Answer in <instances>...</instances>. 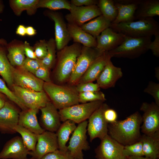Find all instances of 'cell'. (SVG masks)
<instances>
[{
	"mask_svg": "<svg viewBox=\"0 0 159 159\" xmlns=\"http://www.w3.org/2000/svg\"><path fill=\"white\" fill-rule=\"evenodd\" d=\"M142 123V116L137 111L125 120L108 124V134L124 146L130 145L140 140Z\"/></svg>",
	"mask_w": 159,
	"mask_h": 159,
	"instance_id": "1",
	"label": "cell"
},
{
	"mask_svg": "<svg viewBox=\"0 0 159 159\" xmlns=\"http://www.w3.org/2000/svg\"><path fill=\"white\" fill-rule=\"evenodd\" d=\"M82 46L75 43L67 46L57 53L54 77L59 84L68 82L80 55Z\"/></svg>",
	"mask_w": 159,
	"mask_h": 159,
	"instance_id": "2",
	"label": "cell"
},
{
	"mask_svg": "<svg viewBox=\"0 0 159 159\" xmlns=\"http://www.w3.org/2000/svg\"><path fill=\"white\" fill-rule=\"evenodd\" d=\"M43 90L59 110L79 103V93L74 86L57 84L52 81L44 82Z\"/></svg>",
	"mask_w": 159,
	"mask_h": 159,
	"instance_id": "3",
	"label": "cell"
},
{
	"mask_svg": "<svg viewBox=\"0 0 159 159\" xmlns=\"http://www.w3.org/2000/svg\"><path fill=\"white\" fill-rule=\"evenodd\" d=\"M110 27L126 37L140 38L151 37L159 31V24L153 18L136 21L111 24Z\"/></svg>",
	"mask_w": 159,
	"mask_h": 159,
	"instance_id": "4",
	"label": "cell"
},
{
	"mask_svg": "<svg viewBox=\"0 0 159 159\" xmlns=\"http://www.w3.org/2000/svg\"><path fill=\"white\" fill-rule=\"evenodd\" d=\"M151 41V37L133 38L126 36L120 45L108 52L111 57L135 59L149 50Z\"/></svg>",
	"mask_w": 159,
	"mask_h": 159,
	"instance_id": "5",
	"label": "cell"
},
{
	"mask_svg": "<svg viewBox=\"0 0 159 159\" xmlns=\"http://www.w3.org/2000/svg\"><path fill=\"white\" fill-rule=\"evenodd\" d=\"M104 102L96 101L79 103L59 110L61 121L69 120L78 124L86 120Z\"/></svg>",
	"mask_w": 159,
	"mask_h": 159,
	"instance_id": "6",
	"label": "cell"
},
{
	"mask_svg": "<svg viewBox=\"0 0 159 159\" xmlns=\"http://www.w3.org/2000/svg\"><path fill=\"white\" fill-rule=\"evenodd\" d=\"M105 51L97 47L82 46L68 84L75 86L91 64Z\"/></svg>",
	"mask_w": 159,
	"mask_h": 159,
	"instance_id": "7",
	"label": "cell"
},
{
	"mask_svg": "<svg viewBox=\"0 0 159 159\" xmlns=\"http://www.w3.org/2000/svg\"><path fill=\"white\" fill-rule=\"evenodd\" d=\"M13 92L22 104L27 109H40L51 101L43 90L41 91L24 88L13 85Z\"/></svg>",
	"mask_w": 159,
	"mask_h": 159,
	"instance_id": "8",
	"label": "cell"
},
{
	"mask_svg": "<svg viewBox=\"0 0 159 159\" xmlns=\"http://www.w3.org/2000/svg\"><path fill=\"white\" fill-rule=\"evenodd\" d=\"M87 124V120L78 124L72 133L67 146V150L76 159H84L82 151L90 149L86 135Z\"/></svg>",
	"mask_w": 159,
	"mask_h": 159,
	"instance_id": "9",
	"label": "cell"
},
{
	"mask_svg": "<svg viewBox=\"0 0 159 159\" xmlns=\"http://www.w3.org/2000/svg\"><path fill=\"white\" fill-rule=\"evenodd\" d=\"M109 107L103 102L88 119L87 130L90 142L96 138L101 140L108 134V123L104 117V112Z\"/></svg>",
	"mask_w": 159,
	"mask_h": 159,
	"instance_id": "10",
	"label": "cell"
},
{
	"mask_svg": "<svg viewBox=\"0 0 159 159\" xmlns=\"http://www.w3.org/2000/svg\"><path fill=\"white\" fill-rule=\"evenodd\" d=\"M140 110L143 112L141 131L143 134L150 135L159 130V106L155 102H143Z\"/></svg>",
	"mask_w": 159,
	"mask_h": 159,
	"instance_id": "11",
	"label": "cell"
},
{
	"mask_svg": "<svg viewBox=\"0 0 159 159\" xmlns=\"http://www.w3.org/2000/svg\"><path fill=\"white\" fill-rule=\"evenodd\" d=\"M101 140L95 150L97 159H128L123 153L124 146L112 138L108 134Z\"/></svg>",
	"mask_w": 159,
	"mask_h": 159,
	"instance_id": "12",
	"label": "cell"
},
{
	"mask_svg": "<svg viewBox=\"0 0 159 159\" xmlns=\"http://www.w3.org/2000/svg\"><path fill=\"white\" fill-rule=\"evenodd\" d=\"M11 70L14 84L37 91L43 90L44 82L21 66L15 68L11 65Z\"/></svg>",
	"mask_w": 159,
	"mask_h": 159,
	"instance_id": "13",
	"label": "cell"
},
{
	"mask_svg": "<svg viewBox=\"0 0 159 159\" xmlns=\"http://www.w3.org/2000/svg\"><path fill=\"white\" fill-rule=\"evenodd\" d=\"M70 13L65 16L68 23L80 26L87 21L102 15L97 5L77 6L71 4Z\"/></svg>",
	"mask_w": 159,
	"mask_h": 159,
	"instance_id": "14",
	"label": "cell"
},
{
	"mask_svg": "<svg viewBox=\"0 0 159 159\" xmlns=\"http://www.w3.org/2000/svg\"><path fill=\"white\" fill-rule=\"evenodd\" d=\"M58 149L56 134L45 131L38 134L35 149L29 151V155L36 159H41L45 155Z\"/></svg>",
	"mask_w": 159,
	"mask_h": 159,
	"instance_id": "15",
	"label": "cell"
},
{
	"mask_svg": "<svg viewBox=\"0 0 159 159\" xmlns=\"http://www.w3.org/2000/svg\"><path fill=\"white\" fill-rule=\"evenodd\" d=\"M18 109L12 103L6 101L0 109V132L2 133L14 134L16 133L14 128L18 124Z\"/></svg>",
	"mask_w": 159,
	"mask_h": 159,
	"instance_id": "16",
	"label": "cell"
},
{
	"mask_svg": "<svg viewBox=\"0 0 159 159\" xmlns=\"http://www.w3.org/2000/svg\"><path fill=\"white\" fill-rule=\"evenodd\" d=\"M29 152L21 137L16 136L5 144L0 152V159H26Z\"/></svg>",
	"mask_w": 159,
	"mask_h": 159,
	"instance_id": "17",
	"label": "cell"
},
{
	"mask_svg": "<svg viewBox=\"0 0 159 159\" xmlns=\"http://www.w3.org/2000/svg\"><path fill=\"white\" fill-rule=\"evenodd\" d=\"M47 15L54 22L55 40L56 48L58 51L67 45L72 39L66 24L60 13L53 11H49Z\"/></svg>",
	"mask_w": 159,
	"mask_h": 159,
	"instance_id": "18",
	"label": "cell"
},
{
	"mask_svg": "<svg viewBox=\"0 0 159 159\" xmlns=\"http://www.w3.org/2000/svg\"><path fill=\"white\" fill-rule=\"evenodd\" d=\"M125 37L109 27L96 37V47L103 51L109 52L120 45L125 40Z\"/></svg>",
	"mask_w": 159,
	"mask_h": 159,
	"instance_id": "19",
	"label": "cell"
},
{
	"mask_svg": "<svg viewBox=\"0 0 159 159\" xmlns=\"http://www.w3.org/2000/svg\"><path fill=\"white\" fill-rule=\"evenodd\" d=\"M40 110L41 122L44 129L53 132H57L61 124L57 109L50 101Z\"/></svg>",
	"mask_w": 159,
	"mask_h": 159,
	"instance_id": "20",
	"label": "cell"
},
{
	"mask_svg": "<svg viewBox=\"0 0 159 159\" xmlns=\"http://www.w3.org/2000/svg\"><path fill=\"white\" fill-rule=\"evenodd\" d=\"M141 0H113L118 10V14L115 20L111 23L117 24L134 21L135 13Z\"/></svg>",
	"mask_w": 159,
	"mask_h": 159,
	"instance_id": "21",
	"label": "cell"
},
{
	"mask_svg": "<svg viewBox=\"0 0 159 159\" xmlns=\"http://www.w3.org/2000/svg\"><path fill=\"white\" fill-rule=\"evenodd\" d=\"M122 75L121 68L114 66L110 59L96 80L97 83L103 89L113 87Z\"/></svg>",
	"mask_w": 159,
	"mask_h": 159,
	"instance_id": "22",
	"label": "cell"
},
{
	"mask_svg": "<svg viewBox=\"0 0 159 159\" xmlns=\"http://www.w3.org/2000/svg\"><path fill=\"white\" fill-rule=\"evenodd\" d=\"M111 58L108 52H104L91 64L82 76L78 84L93 82L96 80Z\"/></svg>",
	"mask_w": 159,
	"mask_h": 159,
	"instance_id": "23",
	"label": "cell"
},
{
	"mask_svg": "<svg viewBox=\"0 0 159 159\" xmlns=\"http://www.w3.org/2000/svg\"><path fill=\"white\" fill-rule=\"evenodd\" d=\"M39 110L30 109L20 112L18 125L38 135L42 133L45 130L38 121L37 114Z\"/></svg>",
	"mask_w": 159,
	"mask_h": 159,
	"instance_id": "24",
	"label": "cell"
},
{
	"mask_svg": "<svg viewBox=\"0 0 159 159\" xmlns=\"http://www.w3.org/2000/svg\"><path fill=\"white\" fill-rule=\"evenodd\" d=\"M67 26L69 35L75 43L89 47H96V39L76 25L68 23Z\"/></svg>",
	"mask_w": 159,
	"mask_h": 159,
	"instance_id": "25",
	"label": "cell"
},
{
	"mask_svg": "<svg viewBox=\"0 0 159 159\" xmlns=\"http://www.w3.org/2000/svg\"><path fill=\"white\" fill-rule=\"evenodd\" d=\"M159 16V0H141L138 5L134 15L135 20Z\"/></svg>",
	"mask_w": 159,
	"mask_h": 159,
	"instance_id": "26",
	"label": "cell"
},
{
	"mask_svg": "<svg viewBox=\"0 0 159 159\" xmlns=\"http://www.w3.org/2000/svg\"><path fill=\"white\" fill-rule=\"evenodd\" d=\"M142 142L144 156L152 159L159 158V130L150 135L143 134Z\"/></svg>",
	"mask_w": 159,
	"mask_h": 159,
	"instance_id": "27",
	"label": "cell"
},
{
	"mask_svg": "<svg viewBox=\"0 0 159 159\" xmlns=\"http://www.w3.org/2000/svg\"><path fill=\"white\" fill-rule=\"evenodd\" d=\"M8 51L7 57L12 66L20 67L25 59L23 51V43L13 42L5 46Z\"/></svg>",
	"mask_w": 159,
	"mask_h": 159,
	"instance_id": "28",
	"label": "cell"
},
{
	"mask_svg": "<svg viewBox=\"0 0 159 159\" xmlns=\"http://www.w3.org/2000/svg\"><path fill=\"white\" fill-rule=\"evenodd\" d=\"M111 24L110 21L101 15L80 27L96 38L102 32L110 27Z\"/></svg>",
	"mask_w": 159,
	"mask_h": 159,
	"instance_id": "29",
	"label": "cell"
},
{
	"mask_svg": "<svg viewBox=\"0 0 159 159\" xmlns=\"http://www.w3.org/2000/svg\"><path fill=\"white\" fill-rule=\"evenodd\" d=\"M75 123L68 120L61 124L56 133L58 146V149L64 151H67V143L70 135L76 127Z\"/></svg>",
	"mask_w": 159,
	"mask_h": 159,
	"instance_id": "30",
	"label": "cell"
},
{
	"mask_svg": "<svg viewBox=\"0 0 159 159\" xmlns=\"http://www.w3.org/2000/svg\"><path fill=\"white\" fill-rule=\"evenodd\" d=\"M39 0H9L10 6L17 16L21 15L23 11H26L29 15L34 14L37 9V6Z\"/></svg>",
	"mask_w": 159,
	"mask_h": 159,
	"instance_id": "31",
	"label": "cell"
},
{
	"mask_svg": "<svg viewBox=\"0 0 159 159\" xmlns=\"http://www.w3.org/2000/svg\"><path fill=\"white\" fill-rule=\"evenodd\" d=\"M0 44V74L8 86L12 88L14 85L11 67L4 47Z\"/></svg>",
	"mask_w": 159,
	"mask_h": 159,
	"instance_id": "32",
	"label": "cell"
},
{
	"mask_svg": "<svg viewBox=\"0 0 159 159\" xmlns=\"http://www.w3.org/2000/svg\"><path fill=\"white\" fill-rule=\"evenodd\" d=\"M16 132L21 135L24 144L29 151L34 150L37 140L38 135L18 125L14 128Z\"/></svg>",
	"mask_w": 159,
	"mask_h": 159,
	"instance_id": "33",
	"label": "cell"
},
{
	"mask_svg": "<svg viewBox=\"0 0 159 159\" xmlns=\"http://www.w3.org/2000/svg\"><path fill=\"white\" fill-rule=\"evenodd\" d=\"M97 5L102 15L111 23L115 20L118 14V10L113 0H99Z\"/></svg>",
	"mask_w": 159,
	"mask_h": 159,
	"instance_id": "34",
	"label": "cell"
},
{
	"mask_svg": "<svg viewBox=\"0 0 159 159\" xmlns=\"http://www.w3.org/2000/svg\"><path fill=\"white\" fill-rule=\"evenodd\" d=\"M71 4L66 0H39L37 4V9L46 8L52 10L65 9L69 11Z\"/></svg>",
	"mask_w": 159,
	"mask_h": 159,
	"instance_id": "35",
	"label": "cell"
},
{
	"mask_svg": "<svg viewBox=\"0 0 159 159\" xmlns=\"http://www.w3.org/2000/svg\"><path fill=\"white\" fill-rule=\"evenodd\" d=\"M56 46L54 39L51 38L47 41V54L41 61L42 64L50 69L55 64L56 61Z\"/></svg>",
	"mask_w": 159,
	"mask_h": 159,
	"instance_id": "36",
	"label": "cell"
},
{
	"mask_svg": "<svg viewBox=\"0 0 159 159\" xmlns=\"http://www.w3.org/2000/svg\"><path fill=\"white\" fill-rule=\"evenodd\" d=\"M78 97L79 102L81 103L106 100L105 94L100 91L79 93Z\"/></svg>",
	"mask_w": 159,
	"mask_h": 159,
	"instance_id": "37",
	"label": "cell"
},
{
	"mask_svg": "<svg viewBox=\"0 0 159 159\" xmlns=\"http://www.w3.org/2000/svg\"><path fill=\"white\" fill-rule=\"evenodd\" d=\"M123 153L126 157H141L144 156L142 142L140 140L132 144L124 146Z\"/></svg>",
	"mask_w": 159,
	"mask_h": 159,
	"instance_id": "38",
	"label": "cell"
},
{
	"mask_svg": "<svg viewBox=\"0 0 159 159\" xmlns=\"http://www.w3.org/2000/svg\"><path fill=\"white\" fill-rule=\"evenodd\" d=\"M0 93L6 95L11 101L17 105L22 110L28 109L21 102L14 92L8 88L4 81L0 78Z\"/></svg>",
	"mask_w": 159,
	"mask_h": 159,
	"instance_id": "39",
	"label": "cell"
},
{
	"mask_svg": "<svg viewBox=\"0 0 159 159\" xmlns=\"http://www.w3.org/2000/svg\"><path fill=\"white\" fill-rule=\"evenodd\" d=\"M37 57L40 60L46 56L47 51V41L40 40L36 43L33 47Z\"/></svg>",
	"mask_w": 159,
	"mask_h": 159,
	"instance_id": "40",
	"label": "cell"
},
{
	"mask_svg": "<svg viewBox=\"0 0 159 159\" xmlns=\"http://www.w3.org/2000/svg\"><path fill=\"white\" fill-rule=\"evenodd\" d=\"M41 159H76L67 150L64 151L57 149L48 153Z\"/></svg>",
	"mask_w": 159,
	"mask_h": 159,
	"instance_id": "41",
	"label": "cell"
},
{
	"mask_svg": "<svg viewBox=\"0 0 159 159\" xmlns=\"http://www.w3.org/2000/svg\"><path fill=\"white\" fill-rule=\"evenodd\" d=\"M144 92L151 95L154 98L155 102L159 106V84L150 81Z\"/></svg>",
	"mask_w": 159,
	"mask_h": 159,
	"instance_id": "42",
	"label": "cell"
},
{
	"mask_svg": "<svg viewBox=\"0 0 159 159\" xmlns=\"http://www.w3.org/2000/svg\"><path fill=\"white\" fill-rule=\"evenodd\" d=\"M49 70L48 68L41 62L40 66L34 74L37 77L44 82H51L52 80L50 77Z\"/></svg>",
	"mask_w": 159,
	"mask_h": 159,
	"instance_id": "43",
	"label": "cell"
},
{
	"mask_svg": "<svg viewBox=\"0 0 159 159\" xmlns=\"http://www.w3.org/2000/svg\"><path fill=\"white\" fill-rule=\"evenodd\" d=\"M41 63V60L39 59H32L26 57L21 67L34 74L40 66Z\"/></svg>",
	"mask_w": 159,
	"mask_h": 159,
	"instance_id": "44",
	"label": "cell"
},
{
	"mask_svg": "<svg viewBox=\"0 0 159 159\" xmlns=\"http://www.w3.org/2000/svg\"><path fill=\"white\" fill-rule=\"evenodd\" d=\"M76 90L79 93L89 91H100V88L97 83L88 82L79 84L75 86Z\"/></svg>",
	"mask_w": 159,
	"mask_h": 159,
	"instance_id": "45",
	"label": "cell"
},
{
	"mask_svg": "<svg viewBox=\"0 0 159 159\" xmlns=\"http://www.w3.org/2000/svg\"><path fill=\"white\" fill-rule=\"evenodd\" d=\"M104 116L108 124L112 123L117 120V115L115 110L109 107L105 110Z\"/></svg>",
	"mask_w": 159,
	"mask_h": 159,
	"instance_id": "46",
	"label": "cell"
},
{
	"mask_svg": "<svg viewBox=\"0 0 159 159\" xmlns=\"http://www.w3.org/2000/svg\"><path fill=\"white\" fill-rule=\"evenodd\" d=\"M155 39L151 41L149 46V50H151L153 55L157 57L159 56V31L156 32L154 35Z\"/></svg>",
	"mask_w": 159,
	"mask_h": 159,
	"instance_id": "47",
	"label": "cell"
},
{
	"mask_svg": "<svg viewBox=\"0 0 159 159\" xmlns=\"http://www.w3.org/2000/svg\"><path fill=\"white\" fill-rule=\"evenodd\" d=\"M23 51L25 56L27 58L32 59H38L35 55L33 47L26 41L23 43Z\"/></svg>",
	"mask_w": 159,
	"mask_h": 159,
	"instance_id": "48",
	"label": "cell"
},
{
	"mask_svg": "<svg viewBox=\"0 0 159 159\" xmlns=\"http://www.w3.org/2000/svg\"><path fill=\"white\" fill-rule=\"evenodd\" d=\"M70 3L72 4L77 6H89L97 5L98 1L96 0H71Z\"/></svg>",
	"mask_w": 159,
	"mask_h": 159,
	"instance_id": "49",
	"label": "cell"
},
{
	"mask_svg": "<svg viewBox=\"0 0 159 159\" xmlns=\"http://www.w3.org/2000/svg\"><path fill=\"white\" fill-rule=\"evenodd\" d=\"M16 33L21 36H24L26 35V27L23 25H20L17 27Z\"/></svg>",
	"mask_w": 159,
	"mask_h": 159,
	"instance_id": "50",
	"label": "cell"
},
{
	"mask_svg": "<svg viewBox=\"0 0 159 159\" xmlns=\"http://www.w3.org/2000/svg\"><path fill=\"white\" fill-rule=\"evenodd\" d=\"M26 35L32 36L35 35L37 33L36 30L32 26H28L26 27Z\"/></svg>",
	"mask_w": 159,
	"mask_h": 159,
	"instance_id": "51",
	"label": "cell"
},
{
	"mask_svg": "<svg viewBox=\"0 0 159 159\" xmlns=\"http://www.w3.org/2000/svg\"><path fill=\"white\" fill-rule=\"evenodd\" d=\"M4 6L2 1L0 0V13L2 12L4 10ZM0 44L6 46L7 44L6 41L3 39H0Z\"/></svg>",
	"mask_w": 159,
	"mask_h": 159,
	"instance_id": "52",
	"label": "cell"
},
{
	"mask_svg": "<svg viewBox=\"0 0 159 159\" xmlns=\"http://www.w3.org/2000/svg\"><path fill=\"white\" fill-rule=\"evenodd\" d=\"M6 101L5 98L0 96V109L4 107Z\"/></svg>",
	"mask_w": 159,
	"mask_h": 159,
	"instance_id": "53",
	"label": "cell"
},
{
	"mask_svg": "<svg viewBox=\"0 0 159 159\" xmlns=\"http://www.w3.org/2000/svg\"><path fill=\"white\" fill-rule=\"evenodd\" d=\"M128 159H152L150 158L147 157H135L132 156H129L127 157Z\"/></svg>",
	"mask_w": 159,
	"mask_h": 159,
	"instance_id": "54",
	"label": "cell"
},
{
	"mask_svg": "<svg viewBox=\"0 0 159 159\" xmlns=\"http://www.w3.org/2000/svg\"><path fill=\"white\" fill-rule=\"evenodd\" d=\"M155 77L159 81V67H158L155 68Z\"/></svg>",
	"mask_w": 159,
	"mask_h": 159,
	"instance_id": "55",
	"label": "cell"
},
{
	"mask_svg": "<svg viewBox=\"0 0 159 159\" xmlns=\"http://www.w3.org/2000/svg\"><path fill=\"white\" fill-rule=\"evenodd\" d=\"M0 96L3 97V98H5L4 95L0 93Z\"/></svg>",
	"mask_w": 159,
	"mask_h": 159,
	"instance_id": "56",
	"label": "cell"
},
{
	"mask_svg": "<svg viewBox=\"0 0 159 159\" xmlns=\"http://www.w3.org/2000/svg\"><path fill=\"white\" fill-rule=\"evenodd\" d=\"M26 159H36L35 158H34L33 157H32L31 158H26Z\"/></svg>",
	"mask_w": 159,
	"mask_h": 159,
	"instance_id": "57",
	"label": "cell"
}]
</instances>
